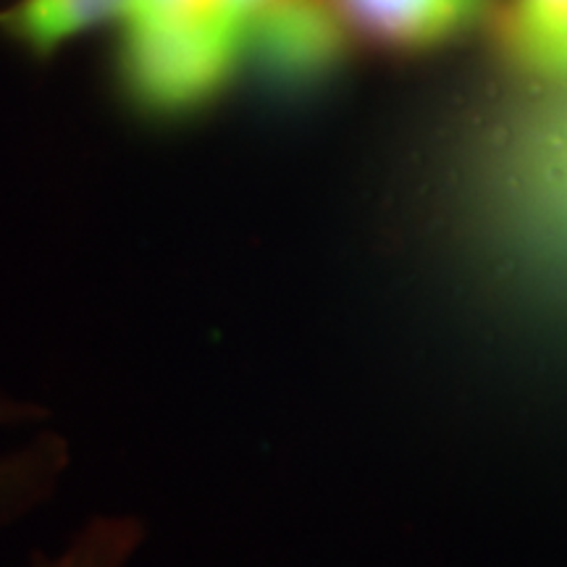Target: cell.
Wrapping results in <instances>:
<instances>
[{"instance_id": "obj_1", "label": "cell", "mask_w": 567, "mask_h": 567, "mask_svg": "<svg viewBox=\"0 0 567 567\" xmlns=\"http://www.w3.org/2000/svg\"><path fill=\"white\" fill-rule=\"evenodd\" d=\"M243 53L245 30L216 9L182 24L126 27L124 80L140 105L176 113L221 90Z\"/></svg>"}, {"instance_id": "obj_2", "label": "cell", "mask_w": 567, "mask_h": 567, "mask_svg": "<svg viewBox=\"0 0 567 567\" xmlns=\"http://www.w3.org/2000/svg\"><path fill=\"white\" fill-rule=\"evenodd\" d=\"M344 34L326 0H268L245 30V51L281 80H308L342 53Z\"/></svg>"}, {"instance_id": "obj_3", "label": "cell", "mask_w": 567, "mask_h": 567, "mask_svg": "<svg viewBox=\"0 0 567 567\" xmlns=\"http://www.w3.org/2000/svg\"><path fill=\"white\" fill-rule=\"evenodd\" d=\"M337 6L375 40L431 45L478 21L486 0H337Z\"/></svg>"}, {"instance_id": "obj_4", "label": "cell", "mask_w": 567, "mask_h": 567, "mask_svg": "<svg viewBox=\"0 0 567 567\" xmlns=\"http://www.w3.org/2000/svg\"><path fill=\"white\" fill-rule=\"evenodd\" d=\"M134 0H21L0 11V27L24 40L34 51L48 53L71 34L113 19H130Z\"/></svg>"}, {"instance_id": "obj_5", "label": "cell", "mask_w": 567, "mask_h": 567, "mask_svg": "<svg viewBox=\"0 0 567 567\" xmlns=\"http://www.w3.org/2000/svg\"><path fill=\"white\" fill-rule=\"evenodd\" d=\"M567 21V0H517L513 13V42L526 53L555 34Z\"/></svg>"}, {"instance_id": "obj_6", "label": "cell", "mask_w": 567, "mask_h": 567, "mask_svg": "<svg viewBox=\"0 0 567 567\" xmlns=\"http://www.w3.org/2000/svg\"><path fill=\"white\" fill-rule=\"evenodd\" d=\"M216 9V0H134L126 27H161L200 19Z\"/></svg>"}, {"instance_id": "obj_7", "label": "cell", "mask_w": 567, "mask_h": 567, "mask_svg": "<svg viewBox=\"0 0 567 567\" xmlns=\"http://www.w3.org/2000/svg\"><path fill=\"white\" fill-rule=\"evenodd\" d=\"M530 69L547 76H567V21L551 38L542 40L520 55Z\"/></svg>"}, {"instance_id": "obj_8", "label": "cell", "mask_w": 567, "mask_h": 567, "mask_svg": "<svg viewBox=\"0 0 567 567\" xmlns=\"http://www.w3.org/2000/svg\"><path fill=\"white\" fill-rule=\"evenodd\" d=\"M268 0H216V11L221 13L226 21L237 24L239 30H247L250 19L258 13Z\"/></svg>"}]
</instances>
